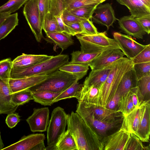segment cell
<instances>
[{
	"mask_svg": "<svg viewBox=\"0 0 150 150\" xmlns=\"http://www.w3.org/2000/svg\"><path fill=\"white\" fill-rule=\"evenodd\" d=\"M67 124L78 150H103L102 139L77 112L68 114Z\"/></svg>",
	"mask_w": 150,
	"mask_h": 150,
	"instance_id": "obj_1",
	"label": "cell"
},
{
	"mask_svg": "<svg viewBox=\"0 0 150 150\" xmlns=\"http://www.w3.org/2000/svg\"><path fill=\"white\" fill-rule=\"evenodd\" d=\"M131 60L123 57L114 62L106 79L99 90L100 106L105 107L116 93L122 78L133 67Z\"/></svg>",
	"mask_w": 150,
	"mask_h": 150,
	"instance_id": "obj_2",
	"label": "cell"
},
{
	"mask_svg": "<svg viewBox=\"0 0 150 150\" xmlns=\"http://www.w3.org/2000/svg\"><path fill=\"white\" fill-rule=\"evenodd\" d=\"M67 54H59L33 65L23 68H12L11 78L19 79L34 76L49 74L59 69L64 64L69 62Z\"/></svg>",
	"mask_w": 150,
	"mask_h": 150,
	"instance_id": "obj_3",
	"label": "cell"
},
{
	"mask_svg": "<svg viewBox=\"0 0 150 150\" xmlns=\"http://www.w3.org/2000/svg\"><path fill=\"white\" fill-rule=\"evenodd\" d=\"M77 80H79L73 76L58 69L47 75L42 82L28 89L31 92L41 91L62 92Z\"/></svg>",
	"mask_w": 150,
	"mask_h": 150,
	"instance_id": "obj_4",
	"label": "cell"
},
{
	"mask_svg": "<svg viewBox=\"0 0 150 150\" xmlns=\"http://www.w3.org/2000/svg\"><path fill=\"white\" fill-rule=\"evenodd\" d=\"M67 118L68 114L63 108L57 107L54 109L47 129L46 150H55L56 144L66 131Z\"/></svg>",
	"mask_w": 150,
	"mask_h": 150,
	"instance_id": "obj_5",
	"label": "cell"
},
{
	"mask_svg": "<svg viewBox=\"0 0 150 150\" xmlns=\"http://www.w3.org/2000/svg\"><path fill=\"white\" fill-rule=\"evenodd\" d=\"M76 112L86 123L90 125L102 139L107 136L110 130L117 127L122 120L121 118L112 121H105L98 120L92 114L87 112L77 105Z\"/></svg>",
	"mask_w": 150,
	"mask_h": 150,
	"instance_id": "obj_6",
	"label": "cell"
},
{
	"mask_svg": "<svg viewBox=\"0 0 150 150\" xmlns=\"http://www.w3.org/2000/svg\"><path fill=\"white\" fill-rule=\"evenodd\" d=\"M23 12L36 41L40 42L42 37V26L36 0L27 1L25 4Z\"/></svg>",
	"mask_w": 150,
	"mask_h": 150,
	"instance_id": "obj_7",
	"label": "cell"
},
{
	"mask_svg": "<svg viewBox=\"0 0 150 150\" xmlns=\"http://www.w3.org/2000/svg\"><path fill=\"white\" fill-rule=\"evenodd\" d=\"M45 135L43 134L24 135L16 142L4 148L1 150H45Z\"/></svg>",
	"mask_w": 150,
	"mask_h": 150,
	"instance_id": "obj_8",
	"label": "cell"
},
{
	"mask_svg": "<svg viewBox=\"0 0 150 150\" xmlns=\"http://www.w3.org/2000/svg\"><path fill=\"white\" fill-rule=\"evenodd\" d=\"M114 39L119 44L121 50L127 58L131 60L145 47L146 45L141 44L130 36L115 32L113 34Z\"/></svg>",
	"mask_w": 150,
	"mask_h": 150,
	"instance_id": "obj_9",
	"label": "cell"
},
{
	"mask_svg": "<svg viewBox=\"0 0 150 150\" xmlns=\"http://www.w3.org/2000/svg\"><path fill=\"white\" fill-rule=\"evenodd\" d=\"M77 105L101 121H112L120 118L121 113L118 110H110L100 105L82 101H78Z\"/></svg>",
	"mask_w": 150,
	"mask_h": 150,
	"instance_id": "obj_10",
	"label": "cell"
},
{
	"mask_svg": "<svg viewBox=\"0 0 150 150\" xmlns=\"http://www.w3.org/2000/svg\"><path fill=\"white\" fill-rule=\"evenodd\" d=\"M49 110L48 107L33 109L31 115L26 120L33 132L45 131L49 124Z\"/></svg>",
	"mask_w": 150,
	"mask_h": 150,
	"instance_id": "obj_11",
	"label": "cell"
},
{
	"mask_svg": "<svg viewBox=\"0 0 150 150\" xmlns=\"http://www.w3.org/2000/svg\"><path fill=\"white\" fill-rule=\"evenodd\" d=\"M139 107L140 111V120L136 135L142 142H148L150 135V99L144 100Z\"/></svg>",
	"mask_w": 150,
	"mask_h": 150,
	"instance_id": "obj_12",
	"label": "cell"
},
{
	"mask_svg": "<svg viewBox=\"0 0 150 150\" xmlns=\"http://www.w3.org/2000/svg\"><path fill=\"white\" fill-rule=\"evenodd\" d=\"M130 133L120 128L113 134L102 138L103 150H124Z\"/></svg>",
	"mask_w": 150,
	"mask_h": 150,
	"instance_id": "obj_13",
	"label": "cell"
},
{
	"mask_svg": "<svg viewBox=\"0 0 150 150\" xmlns=\"http://www.w3.org/2000/svg\"><path fill=\"white\" fill-rule=\"evenodd\" d=\"M95 15L92 16L93 22L106 26L108 30L117 19L111 4L106 3L98 5L94 10Z\"/></svg>",
	"mask_w": 150,
	"mask_h": 150,
	"instance_id": "obj_14",
	"label": "cell"
},
{
	"mask_svg": "<svg viewBox=\"0 0 150 150\" xmlns=\"http://www.w3.org/2000/svg\"><path fill=\"white\" fill-rule=\"evenodd\" d=\"M125 55L119 49H115L103 51L96 57L89 64L91 70L102 68L124 57Z\"/></svg>",
	"mask_w": 150,
	"mask_h": 150,
	"instance_id": "obj_15",
	"label": "cell"
},
{
	"mask_svg": "<svg viewBox=\"0 0 150 150\" xmlns=\"http://www.w3.org/2000/svg\"><path fill=\"white\" fill-rule=\"evenodd\" d=\"M117 20L120 28L128 35L143 39L146 33L136 18L131 15L124 16Z\"/></svg>",
	"mask_w": 150,
	"mask_h": 150,
	"instance_id": "obj_16",
	"label": "cell"
},
{
	"mask_svg": "<svg viewBox=\"0 0 150 150\" xmlns=\"http://www.w3.org/2000/svg\"><path fill=\"white\" fill-rule=\"evenodd\" d=\"M47 75L43 74L19 79L10 78L8 82L11 94L28 89L45 80Z\"/></svg>",
	"mask_w": 150,
	"mask_h": 150,
	"instance_id": "obj_17",
	"label": "cell"
},
{
	"mask_svg": "<svg viewBox=\"0 0 150 150\" xmlns=\"http://www.w3.org/2000/svg\"><path fill=\"white\" fill-rule=\"evenodd\" d=\"M18 106L11 100V94L8 82L0 77V114L14 112Z\"/></svg>",
	"mask_w": 150,
	"mask_h": 150,
	"instance_id": "obj_18",
	"label": "cell"
},
{
	"mask_svg": "<svg viewBox=\"0 0 150 150\" xmlns=\"http://www.w3.org/2000/svg\"><path fill=\"white\" fill-rule=\"evenodd\" d=\"M113 63L102 68L91 70L86 78L83 85L87 86H93L100 90L110 72Z\"/></svg>",
	"mask_w": 150,
	"mask_h": 150,
	"instance_id": "obj_19",
	"label": "cell"
},
{
	"mask_svg": "<svg viewBox=\"0 0 150 150\" xmlns=\"http://www.w3.org/2000/svg\"><path fill=\"white\" fill-rule=\"evenodd\" d=\"M53 56L46 54H32L23 53L12 61L13 68L28 67L52 58Z\"/></svg>",
	"mask_w": 150,
	"mask_h": 150,
	"instance_id": "obj_20",
	"label": "cell"
},
{
	"mask_svg": "<svg viewBox=\"0 0 150 150\" xmlns=\"http://www.w3.org/2000/svg\"><path fill=\"white\" fill-rule=\"evenodd\" d=\"M75 36L83 40L96 45L104 47L113 46L121 50L118 43L114 39L107 37L106 31L99 32L94 35L78 34Z\"/></svg>",
	"mask_w": 150,
	"mask_h": 150,
	"instance_id": "obj_21",
	"label": "cell"
},
{
	"mask_svg": "<svg viewBox=\"0 0 150 150\" xmlns=\"http://www.w3.org/2000/svg\"><path fill=\"white\" fill-rule=\"evenodd\" d=\"M120 4L126 6L131 16L134 18L150 15V8L142 0H116Z\"/></svg>",
	"mask_w": 150,
	"mask_h": 150,
	"instance_id": "obj_22",
	"label": "cell"
},
{
	"mask_svg": "<svg viewBox=\"0 0 150 150\" xmlns=\"http://www.w3.org/2000/svg\"><path fill=\"white\" fill-rule=\"evenodd\" d=\"M45 40L48 42L57 45L62 51L74 44V40L71 35L65 33L46 32Z\"/></svg>",
	"mask_w": 150,
	"mask_h": 150,
	"instance_id": "obj_23",
	"label": "cell"
},
{
	"mask_svg": "<svg viewBox=\"0 0 150 150\" xmlns=\"http://www.w3.org/2000/svg\"><path fill=\"white\" fill-rule=\"evenodd\" d=\"M140 113V109L139 107L136 108L128 115L123 116L122 123L120 128L136 135L139 124Z\"/></svg>",
	"mask_w": 150,
	"mask_h": 150,
	"instance_id": "obj_24",
	"label": "cell"
},
{
	"mask_svg": "<svg viewBox=\"0 0 150 150\" xmlns=\"http://www.w3.org/2000/svg\"><path fill=\"white\" fill-rule=\"evenodd\" d=\"M137 81L133 67L122 78L116 92L121 96L125 95L131 88L137 86Z\"/></svg>",
	"mask_w": 150,
	"mask_h": 150,
	"instance_id": "obj_25",
	"label": "cell"
},
{
	"mask_svg": "<svg viewBox=\"0 0 150 150\" xmlns=\"http://www.w3.org/2000/svg\"><path fill=\"white\" fill-rule=\"evenodd\" d=\"M89 67L87 65L69 62L62 66L59 69L73 76L79 80L87 74Z\"/></svg>",
	"mask_w": 150,
	"mask_h": 150,
	"instance_id": "obj_26",
	"label": "cell"
},
{
	"mask_svg": "<svg viewBox=\"0 0 150 150\" xmlns=\"http://www.w3.org/2000/svg\"><path fill=\"white\" fill-rule=\"evenodd\" d=\"M78 101H84L100 106L99 89L93 86H87L83 85Z\"/></svg>",
	"mask_w": 150,
	"mask_h": 150,
	"instance_id": "obj_27",
	"label": "cell"
},
{
	"mask_svg": "<svg viewBox=\"0 0 150 150\" xmlns=\"http://www.w3.org/2000/svg\"><path fill=\"white\" fill-rule=\"evenodd\" d=\"M17 13L10 14L0 25V40L5 38L18 24Z\"/></svg>",
	"mask_w": 150,
	"mask_h": 150,
	"instance_id": "obj_28",
	"label": "cell"
},
{
	"mask_svg": "<svg viewBox=\"0 0 150 150\" xmlns=\"http://www.w3.org/2000/svg\"><path fill=\"white\" fill-rule=\"evenodd\" d=\"M31 93L35 102L44 105L50 106L54 103V99L62 92L41 91Z\"/></svg>",
	"mask_w": 150,
	"mask_h": 150,
	"instance_id": "obj_29",
	"label": "cell"
},
{
	"mask_svg": "<svg viewBox=\"0 0 150 150\" xmlns=\"http://www.w3.org/2000/svg\"><path fill=\"white\" fill-rule=\"evenodd\" d=\"M77 80L65 90L62 92L54 101V103L61 100L71 98H76L78 100L80 98L83 84Z\"/></svg>",
	"mask_w": 150,
	"mask_h": 150,
	"instance_id": "obj_30",
	"label": "cell"
},
{
	"mask_svg": "<svg viewBox=\"0 0 150 150\" xmlns=\"http://www.w3.org/2000/svg\"><path fill=\"white\" fill-rule=\"evenodd\" d=\"M78 150L77 145L72 135L67 130L56 145L55 150Z\"/></svg>",
	"mask_w": 150,
	"mask_h": 150,
	"instance_id": "obj_31",
	"label": "cell"
},
{
	"mask_svg": "<svg viewBox=\"0 0 150 150\" xmlns=\"http://www.w3.org/2000/svg\"><path fill=\"white\" fill-rule=\"evenodd\" d=\"M81 45V51L86 53H100L105 51L117 49L113 46L104 47L100 46L83 40L76 37Z\"/></svg>",
	"mask_w": 150,
	"mask_h": 150,
	"instance_id": "obj_32",
	"label": "cell"
},
{
	"mask_svg": "<svg viewBox=\"0 0 150 150\" xmlns=\"http://www.w3.org/2000/svg\"><path fill=\"white\" fill-rule=\"evenodd\" d=\"M136 108L133 104L130 90L125 95L121 96L117 110L123 116L128 115Z\"/></svg>",
	"mask_w": 150,
	"mask_h": 150,
	"instance_id": "obj_33",
	"label": "cell"
},
{
	"mask_svg": "<svg viewBox=\"0 0 150 150\" xmlns=\"http://www.w3.org/2000/svg\"><path fill=\"white\" fill-rule=\"evenodd\" d=\"M100 53H86L79 50L73 51L71 54V59L69 62L81 64L89 66L93 59Z\"/></svg>",
	"mask_w": 150,
	"mask_h": 150,
	"instance_id": "obj_34",
	"label": "cell"
},
{
	"mask_svg": "<svg viewBox=\"0 0 150 150\" xmlns=\"http://www.w3.org/2000/svg\"><path fill=\"white\" fill-rule=\"evenodd\" d=\"M31 92L28 89L18 91L11 94V100L14 105L19 106L33 100Z\"/></svg>",
	"mask_w": 150,
	"mask_h": 150,
	"instance_id": "obj_35",
	"label": "cell"
},
{
	"mask_svg": "<svg viewBox=\"0 0 150 150\" xmlns=\"http://www.w3.org/2000/svg\"><path fill=\"white\" fill-rule=\"evenodd\" d=\"M42 29L45 33L62 32L56 17L49 13H47L45 17L43 23Z\"/></svg>",
	"mask_w": 150,
	"mask_h": 150,
	"instance_id": "obj_36",
	"label": "cell"
},
{
	"mask_svg": "<svg viewBox=\"0 0 150 150\" xmlns=\"http://www.w3.org/2000/svg\"><path fill=\"white\" fill-rule=\"evenodd\" d=\"M29 0H9L0 6V13L10 14L19 9Z\"/></svg>",
	"mask_w": 150,
	"mask_h": 150,
	"instance_id": "obj_37",
	"label": "cell"
},
{
	"mask_svg": "<svg viewBox=\"0 0 150 150\" xmlns=\"http://www.w3.org/2000/svg\"><path fill=\"white\" fill-rule=\"evenodd\" d=\"M150 146H144L139 138L133 133H130L129 139L124 150H150Z\"/></svg>",
	"mask_w": 150,
	"mask_h": 150,
	"instance_id": "obj_38",
	"label": "cell"
},
{
	"mask_svg": "<svg viewBox=\"0 0 150 150\" xmlns=\"http://www.w3.org/2000/svg\"><path fill=\"white\" fill-rule=\"evenodd\" d=\"M13 68L12 61L10 58L0 61V77L8 82L11 78V74Z\"/></svg>",
	"mask_w": 150,
	"mask_h": 150,
	"instance_id": "obj_39",
	"label": "cell"
},
{
	"mask_svg": "<svg viewBox=\"0 0 150 150\" xmlns=\"http://www.w3.org/2000/svg\"><path fill=\"white\" fill-rule=\"evenodd\" d=\"M65 9L70 11L84 6H98L99 3L92 0H64Z\"/></svg>",
	"mask_w": 150,
	"mask_h": 150,
	"instance_id": "obj_40",
	"label": "cell"
},
{
	"mask_svg": "<svg viewBox=\"0 0 150 150\" xmlns=\"http://www.w3.org/2000/svg\"><path fill=\"white\" fill-rule=\"evenodd\" d=\"M97 6H82L69 11L72 14L78 17L85 19L90 20L91 19L94 10Z\"/></svg>",
	"mask_w": 150,
	"mask_h": 150,
	"instance_id": "obj_41",
	"label": "cell"
},
{
	"mask_svg": "<svg viewBox=\"0 0 150 150\" xmlns=\"http://www.w3.org/2000/svg\"><path fill=\"white\" fill-rule=\"evenodd\" d=\"M133 68L138 80L150 76V62L134 64Z\"/></svg>",
	"mask_w": 150,
	"mask_h": 150,
	"instance_id": "obj_42",
	"label": "cell"
},
{
	"mask_svg": "<svg viewBox=\"0 0 150 150\" xmlns=\"http://www.w3.org/2000/svg\"><path fill=\"white\" fill-rule=\"evenodd\" d=\"M137 86L144 97H149L150 94V76H144L137 81Z\"/></svg>",
	"mask_w": 150,
	"mask_h": 150,
	"instance_id": "obj_43",
	"label": "cell"
},
{
	"mask_svg": "<svg viewBox=\"0 0 150 150\" xmlns=\"http://www.w3.org/2000/svg\"><path fill=\"white\" fill-rule=\"evenodd\" d=\"M131 60L133 64L150 62V44L146 45L145 48Z\"/></svg>",
	"mask_w": 150,
	"mask_h": 150,
	"instance_id": "obj_44",
	"label": "cell"
},
{
	"mask_svg": "<svg viewBox=\"0 0 150 150\" xmlns=\"http://www.w3.org/2000/svg\"><path fill=\"white\" fill-rule=\"evenodd\" d=\"M41 24L43 25L45 16L49 13L51 0H36Z\"/></svg>",
	"mask_w": 150,
	"mask_h": 150,
	"instance_id": "obj_45",
	"label": "cell"
},
{
	"mask_svg": "<svg viewBox=\"0 0 150 150\" xmlns=\"http://www.w3.org/2000/svg\"><path fill=\"white\" fill-rule=\"evenodd\" d=\"M65 9L64 0H51L49 13L55 17L62 13Z\"/></svg>",
	"mask_w": 150,
	"mask_h": 150,
	"instance_id": "obj_46",
	"label": "cell"
},
{
	"mask_svg": "<svg viewBox=\"0 0 150 150\" xmlns=\"http://www.w3.org/2000/svg\"><path fill=\"white\" fill-rule=\"evenodd\" d=\"M130 91L134 105L136 108L139 107L145 100L144 98L141 93L137 86L131 88Z\"/></svg>",
	"mask_w": 150,
	"mask_h": 150,
	"instance_id": "obj_47",
	"label": "cell"
},
{
	"mask_svg": "<svg viewBox=\"0 0 150 150\" xmlns=\"http://www.w3.org/2000/svg\"><path fill=\"white\" fill-rule=\"evenodd\" d=\"M80 23L85 32V34L92 35L97 34L99 33L93 22L90 20L84 19Z\"/></svg>",
	"mask_w": 150,
	"mask_h": 150,
	"instance_id": "obj_48",
	"label": "cell"
},
{
	"mask_svg": "<svg viewBox=\"0 0 150 150\" xmlns=\"http://www.w3.org/2000/svg\"><path fill=\"white\" fill-rule=\"evenodd\" d=\"M62 18L65 23L81 22L84 19L73 15L66 9H65L63 12Z\"/></svg>",
	"mask_w": 150,
	"mask_h": 150,
	"instance_id": "obj_49",
	"label": "cell"
},
{
	"mask_svg": "<svg viewBox=\"0 0 150 150\" xmlns=\"http://www.w3.org/2000/svg\"><path fill=\"white\" fill-rule=\"evenodd\" d=\"M61 31L72 36H75L76 34L64 22L62 18V13L55 16Z\"/></svg>",
	"mask_w": 150,
	"mask_h": 150,
	"instance_id": "obj_50",
	"label": "cell"
},
{
	"mask_svg": "<svg viewBox=\"0 0 150 150\" xmlns=\"http://www.w3.org/2000/svg\"><path fill=\"white\" fill-rule=\"evenodd\" d=\"M6 123L10 128L14 127L20 120V116L18 113L13 112L7 114Z\"/></svg>",
	"mask_w": 150,
	"mask_h": 150,
	"instance_id": "obj_51",
	"label": "cell"
},
{
	"mask_svg": "<svg viewBox=\"0 0 150 150\" xmlns=\"http://www.w3.org/2000/svg\"><path fill=\"white\" fill-rule=\"evenodd\" d=\"M120 97V95L116 92L108 102L105 108L111 110H117V108L118 107Z\"/></svg>",
	"mask_w": 150,
	"mask_h": 150,
	"instance_id": "obj_52",
	"label": "cell"
},
{
	"mask_svg": "<svg viewBox=\"0 0 150 150\" xmlns=\"http://www.w3.org/2000/svg\"><path fill=\"white\" fill-rule=\"evenodd\" d=\"M135 18L143 28L146 33L149 34L150 33V15Z\"/></svg>",
	"mask_w": 150,
	"mask_h": 150,
	"instance_id": "obj_53",
	"label": "cell"
},
{
	"mask_svg": "<svg viewBox=\"0 0 150 150\" xmlns=\"http://www.w3.org/2000/svg\"><path fill=\"white\" fill-rule=\"evenodd\" d=\"M65 24L71 29L76 35L85 34L80 22Z\"/></svg>",
	"mask_w": 150,
	"mask_h": 150,
	"instance_id": "obj_54",
	"label": "cell"
},
{
	"mask_svg": "<svg viewBox=\"0 0 150 150\" xmlns=\"http://www.w3.org/2000/svg\"><path fill=\"white\" fill-rule=\"evenodd\" d=\"M9 15L7 13H0V25Z\"/></svg>",
	"mask_w": 150,
	"mask_h": 150,
	"instance_id": "obj_55",
	"label": "cell"
},
{
	"mask_svg": "<svg viewBox=\"0 0 150 150\" xmlns=\"http://www.w3.org/2000/svg\"><path fill=\"white\" fill-rule=\"evenodd\" d=\"M4 144L3 143L2 140L1 139V132L0 131V150H1L4 148Z\"/></svg>",
	"mask_w": 150,
	"mask_h": 150,
	"instance_id": "obj_56",
	"label": "cell"
},
{
	"mask_svg": "<svg viewBox=\"0 0 150 150\" xmlns=\"http://www.w3.org/2000/svg\"><path fill=\"white\" fill-rule=\"evenodd\" d=\"M146 5L150 8V0H142Z\"/></svg>",
	"mask_w": 150,
	"mask_h": 150,
	"instance_id": "obj_57",
	"label": "cell"
},
{
	"mask_svg": "<svg viewBox=\"0 0 150 150\" xmlns=\"http://www.w3.org/2000/svg\"><path fill=\"white\" fill-rule=\"evenodd\" d=\"M93 1L96 2L98 3H99V4H100L103 2L105 1L106 0H92Z\"/></svg>",
	"mask_w": 150,
	"mask_h": 150,
	"instance_id": "obj_58",
	"label": "cell"
}]
</instances>
